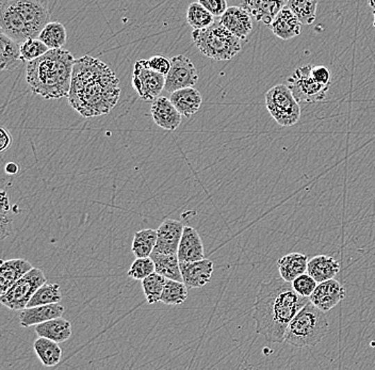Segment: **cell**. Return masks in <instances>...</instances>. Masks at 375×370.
Instances as JSON below:
<instances>
[{"mask_svg":"<svg viewBox=\"0 0 375 370\" xmlns=\"http://www.w3.org/2000/svg\"><path fill=\"white\" fill-rule=\"evenodd\" d=\"M120 96V79L107 63L89 55L76 60L67 99L81 117L108 115Z\"/></svg>","mask_w":375,"mask_h":370,"instance_id":"6da1fadb","label":"cell"},{"mask_svg":"<svg viewBox=\"0 0 375 370\" xmlns=\"http://www.w3.org/2000/svg\"><path fill=\"white\" fill-rule=\"evenodd\" d=\"M308 301L310 298L298 295L282 278L264 282L253 313L256 332L271 343H284L288 325Z\"/></svg>","mask_w":375,"mask_h":370,"instance_id":"7a4b0ae2","label":"cell"},{"mask_svg":"<svg viewBox=\"0 0 375 370\" xmlns=\"http://www.w3.org/2000/svg\"><path fill=\"white\" fill-rule=\"evenodd\" d=\"M75 61L71 51L49 49L42 57L27 62L26 81L31 91L43 99L67 97Z\"/></svg>","mask_w":375,"mask_h":370,"instance_id":"3957f363","label":"cell"},{"mask_svg":"<svg viewBox=\"0 0 375 370\" xmlns=\"http://www.w3.org/2000/svg\"><path fill=\"white\" fill-rule=\"evenodd\" d=\"M49 21L48 0H0V29L19 43L39 38Z\"/></svg>","mask_w":375,"mask_h":370,"instance_id":"277c9868","label":"cell"},{"mask_svg":"<svg viewBox=\"0 0 375 370\" xmlns=\"http://www.w3.org/2000/svg\"><path fill=\"white\" fill-rule=\"evenodd\" d=\"M328 329L330 325L326 312L317 307L310 300L288 325L285 343L296 348L316 346L326 337Z\"/></svg>","mask_w":375,"mask_h":370,"instance_id":"5b68a950","label":"cell"},{"mask_svg":"<svg viewBox=\"0 0 375 370\" xmlns=\"http://www.w3.org/2000/svg\"><path fill=\"white\" fill-rule=\"evenodd\" d=\"M192 40L198 51L216 61H228L241 51V42L222 24L214 22L205 29L192 32Z\"/></svg>","mask_w":375,"mask_h":370,"instance_id":"8992f818","label":"cell"},{"mask_svg":"<svg viewBox=\"0 0 375 370\" xmlns=\"http://www.w3.org/2000/svg\"><path fill=\"white\" fill-rule=\"evenodd\" d=\"M266 106L271 117L278 125L289 127L298 123L301 118L300 102L294 97L288 86L278 85L266 94Z\"/></svg>","mask_w":375,"mask_h":370,"instance_id":"52a82bcc","label":"cell"},{"mask_svg":"<svg viewBox=\"0 0 375 370\" xmlns=\"http://www.w3.org/2000/svg\"><path fill=\"white\" fill-rule=\"evenodd\" d=\"M47 283L44 272L39 268H32L19 281L14 283L7 293L1 295L0 302L11 311H23L28 307L34 293Z\"/></svg>","mask_w":375,"mask_h":370,"instance_id":"ba28073f","label":"cell"},{"mask_svg":"<svg viewBox=\"0 0 375 370\" xmlns=\"http://www.w3.org/2000/svg\"><path fill=\"white\" fill-rule=\"evenodd\" d=\"M312 65L306 64L298 67L288 78V87L294 93V97L302 103H318L326 99L330 87L323 86L314 80L312 74Z\"/></svg>","mask_w":375,"mask_h":370,"instance_id":"9c48e42d","label":"cell"},{"mask_svg":"<svg viewBox=\"0 0 375 370\" xmlns=\"http://www.w3.org/2000/svg\"><path fill=\"white\" fill-rule=\"evenodd\" d=\"M132 86L140 99L154 102L166 88V75L150 69L147 60H139L134 63Z\"/></svg>","mask_w":375,"mask_h":370,"instance_id":"30bf717a","label":"cell"},{"mask_svg":"<svg viewBox=\"0 0 375 370\" xmlns=\"http://www.w3.org/2000/svg\"><path fill=\"white\" fill-rule=\"evenodd\" d=\"M198 81V74L193 62L184 55L170 59V69L166 76V91H177L184 88L194 87Z\"/></svg>","mask_w":375,"mask_h":370,"instance_id":"8fae6325","label":"cell"},{"mask_svg":"<svg viewBox=\"0 0 375 370\" xmlns=\"http://www.w3.org/2000/svg\"><path fill=\"white\" fill-rule=\"evenodd\" d=\"M346 298V289L340 282L335 279L319 283L310 297V301L323 312L334 309Z\"/></svg>","mask_w":375,"mask_h":370,"instance_id":"7c38bea8","label":"cell"},{"mask_svg":"<svg viewBox=\"0 0 375 370\" xmlns=\"http://www.w3.org/2000/svg\"><path fill=\"white\" fill-rule=\"evenodd\" d=\"M184 227L178 220L166 219L157 230V243L154 251L177 254Z\"/></svg>","mask_w":375,"mask_h":370,"instance_id":"4fadbf2b","label":"cell"},{"mask_svg":"<svg viewBox=\"0 0 375 370\" xmlns=\"http://www.w3.org/2000/svg\"><path fill=\"white\" fill-rule=\"evenodd\" d=\"M214 262L204 259L191 263H180L182 282L188 288H202L212 281Z\"/></svg>","mask_w":375,"mask_h":370,"instance_id":"5bb4252c","label":"cell"},{"mask_svg":"<svg viewBox=\"0 0 375 370\" xmlns=\"http://www.w3.org/2000/svg\"><path fill=\"white\" fill-rule=\"evenodd\" d=\"M150 112L155 123L166 131H176L182 124V113L178 111L170 99H166L164 96H159L152 102Z\"/></svg>","mask_w":375,"mask_h":370,"instance_id":"9a60e30c","label":"cell"},{"mask_svg":"<svg viewBox=\"0 0 375 370\" xmlns=\"http://www.w3.org/2000/svg\"><path fill=\"white\" fill-rule=\"evenodd\" d=\"M220 23L240 40H246L253 30L252 15L244 7L228 8Z\"/></svg>","mask_w":375,"mask_h":370,"instance_id":"2e32d148","label":"cell"},{"mask_svg":"<svg viewBox=\"0 0 375 370\" xmlns=\"http://www.w3.org/2000/svg\"><path fill=\"white\" fill-rule=\"evenodd\" d=\"M179 263H191L205 259L204 243L200 234L192 227H184L177 252Z\"/></svg>","mask_w":375,"mask_h":370,"instance_id":"e0dca14e","label":"cell"},{"mask_svg":"<svg viewBox=\"0 0 375 370\" xmlns=\"http://www.w3.org/2000/svg\"><path fill=\"white\" fill-rule=\"evenodd\" d=\"M65 307L60 303L39 305V307H26L19 315V323L22 327H35L54 318L62 317Z\"/></svg>","mask_w":375,"mask_h":370,"instance_id":"ac0fdd59","label":"cell"},{"mask_svg":"<svg viewBox=\"0 0 375 370\" xmlns=\"http://www.w3.org/2000/svg\"><path fill=\"white\" fill-rule=\"evenodd\" d=\"M302 25L298 16L288 7H284L278 12L270 26L273 33L276 37L286 41V40H292L300 35L302 32Z\"/></svg>","mask_w":375,"mask_h":370,"instance_id":"d6986e66","label":"cell"},{"mask_svg":"<svg viewBox=\"0 0 375 370\" xmlns=\"http://www.w3.org/2000/svg\"><path fill=\"white\" fill-rule=\"evenodd\" d=\"M285 3V0H244L241 7L248 10L256 21L271 25Z\"/></svg>","mask_w":375,"mask_h":370,"instance_id":"ffe728a7","label":"cell"},{"mask_svg":"<svg viewBox=\"0 0 375 370\" xmlns=\"http://www.w3.org/2000/svg\"><path fill=\"white\" fill-rule=\"evenodd\" d=\"M33 266L24 259L1 261L0 266V295L7 293L14 283L29 272Z\"/></svg>","mask_w":375,"mask_h":370,"instance_id":"44dd1931","label":"cell"},{"mask_svg":"<svg viewBox=\"0 0 375 370\" xmlns=\"http://www.w3.org/2000/svg\"><path fill=\"white\" fill-rule=\"evenodd\" d=\"M170 99L184 117L196 115L202 106V95L193 87L184 88L170 93Z\"/></svg>","mask_w":375,"mask_h":370,"instance_id":"7402d4cb","label":"cell"},{"mask_svg":"<svg viewBox=\"0 0 375 370\" xmlns=\"http://www.w3.org/2000/svg\"><path fill=\"white\" fill-rule=\"evenodd\" d=\"M340 271L338 262L328 255H317L308 261L307 273L312 275L318 283L335 279Z\"/></svg>","mask_w":375,"mask_h":370,"instance_id":"603a6c76","label":"cell"},{"mask_svg":"<svg viewBox=\"0 0 375 370\" xmlns=\"http://www.w3.org/2000/svg\"><path fill=\"white\" fill-rule=\"evenodd\" d=\"M34 330L41 337H46L58 344L64 343L72 336L71 323L63 317L47 320L45 323L35 325Z\"/></svg>","mask_w":375,"mask_h":370,"instance_id":"cb8c5ba5","label":"cell"},{"mask_svg":"<svg viewBox=\"0 0 375 370\" xmlns=\"http://www.w3.org/2000/svg\"><path fill=\"white\" fill-rule=\"evenodd\" d=\"M308 261H310L308 256L298 253V252L282 256L278 263L280 277L285 281L292 283L294 279L300 277L303 273H306Z\"/></svg>","mask_w":375,"mask_h":370,"instance_id":"d4e9b609","label":"cell"},{"mask_svg":"<svg viewBox=\"0 0 375 370\" xmlns=\"http://www.w3.org/2000/svg\"><path fill=\"white\" fill-rule=\"evenodd\" d=\"M24 62L22 58L21 43L14 41L5 33H0V69L12 71Z\"/></svg>","mask_w":375,"mask_h":370,"instance_id":"484cf974","label":"cell"},{"mask_svg":"<svg viewBox=\"0 0 375 370\" xmlns=\"http://www.w3.org/2000/svg\"><path fill=\"white\" fill-rule=\"evenodd\" d=\"M155 263L156 272L163 275L166 279L182 282V270L177 254H162L152 251L150 254Z\"/></svg>","mask_w":375,"mask_h":370,"instance_id":"4316f807","label":"cell"},{"mask_svg":"<svg viewBox=\"0 0 375 370\" xmlns=\"http://www.w3.org/2000/svg\"><path fill=\"white\" fill-rule=\"evenodd\" d=\"M33 349L45 367H54L61 361L62 349L59 344L51 339L41 337L33 343Z\"/></svg>","mask_w":375,"mask_h":370,"instance_id":"83f0119b","label":"cell"},{"mask_svg":"<svg viewBox=\"0 0 375 370\" xmlns=\"http://www.w3.org/2000/svg\"><path fill=\"white\" fill-rule=\"evenodd\" d=\"M157 243V231L152 229L142 230L134 234L131 251L134 257H150Z\"/></svg>","mask_w":375,"mask_h":370,"instance_id":"f1b7e54d","label":"cell"},{"mask_svg":"<svg viewBox=\"0 0 375 370\" xmlns=\"http://www.w3.org/2000/svg\"><path fill=\"white\" fill-rule=\"evenodd\" d=\"M39 39L43 41L49 49H57L65 45L67 32L63 24L59 22H49L40 33Z\"/></svg>","mask_w":375,"mask_h":370,"instance_id":"f546056e","label":"cell"},{"mask_svg":"<svg viewBox=\"0 0 375 370\" xmlns=\"http://www.w3.org/2000/svg\"><path fill=\"white\" fill-rule=\"evenodd\" d=\"M62 301L61 287L59 284H44L30 299L27 307L60 303Z\"/></svg>","mask_w":375,"mask_h":370,"instance_id":"4dcf8cb0","label":"cell"},{"mask_svg":"<svg viewBox=\"0 0 375 370\" xmlns=\"http://www.w3.org/2000/svg\"><path fill=\"white\" fill-rule=\"evenodd\" d=\"M287 7L298 16L303 25H312L316 21L318 0H287Z\"/></svg>","mask_w":375,"mask_h":370,"instance_id":"1f68e13d","label":"cell"},{"mask_svg":"<svg viewBox=\"0 0 375 370\" xmlns=\"http://www.w3.org/2000/svg\"><path fill=\"white\" fill-rule=\"evenodd\" d=\"M166 278L154 272L142 282V289L148 304H156L161 301L162 293L166 283Z\"/></svg>","mask_w":375,"mask_h":370,"instance_id":"d6a6232c","label":"cell"},{"mask_svg":"<svg viewBox=\"0 0 375 370\" xmlns=\"http://www.w3.org/2000/svg\"><path fill=\"white\" fill-rule=\"evenodd\" d=\"M188 298V286L184 282L166 280L161 301L166 305H180Z\"/></svg>","mask_w":375,"mask_h":370,"instance_id":"836d02e7","label":"cell"},{"mask_svg":"<svg viewBox=\"0 0 375 370\" xmlns=\"http://www.w3.org/2000/svg\"><path fill=\"white\" fill-rule=\"evenodd\" d=\"M186 22L194 30L205 29L214 23V16L198 1L186 10Z\"/></svg>","mask_w":375,"mask_h":370,"instance_id":"e575fe53","label":"cell"},{"mask_svg":"<svg viewBox=\"0 0 375 370\" xmlns=\"http://www.w3.org/2000/svg\"><path fill=\"white\" fill-rule=\"evenodd\" d=\"M48 51H49V47L39 38H30L21 43L22 58L24 62L38 59Z\"/></svg>","mask_w":375,"mask_h":370,"instance_id":"d590c367","label":"cell"},{"mask_svg":"<svg viewBox=\"0 0 375 370\" xmlns=\"http://www.w3.org/2000/svg\"><path fill=\"white\" fill-rule=\"evenodd\" d=\"M156 272L155 263L152 257H136L128 271V277L136 281H143L148 275Z\"/></svg>","mask_w":375,"mask_h":370,"instance_id":"8d00e7d4","label":"cell"},{"mask_svg":"<svg viewBox=\"0 0 375 370\" xmlns=\"http://www.w3.org/2000/svg\"><path fill=\"white\" fill-rule=\"evenodd\" d=\"M11 205H10L9 197L7 192L1 191V205H0V227H1V239H5L10 236L12 232V223H13V217L11 216Z\"/></svg>","mask_w":375,"mask_h":370,"instance_id":"74e56055","label":"cell"},{"mask_svg":"<svg viewBox=\"0 0 375 370\" xmlns=\"http://www.w3.org/2000/svg\"><path fill=\"white\" fill-rule=\"evenodd\" d=\"M292 284L294 291L298 295L303 296V297L310 298L319 283L312 275H308V273H303L300 277L294 279L292 282Z\"/></svg>","mask_w":375,"mask_h":370,"instance_id":"f35d334b","label":"cell"},{"mask_svg":"<svg viewBox=\"0 0 375 370\" xmlns=\"http://www.w3.org/2000/svg\"><path fill=\"white\" fill-rule=\"evenodd\" d=\"M198 3L206 8L214 16L223 15L228 10V1L226 0H198Z\"/></svg>","mask_w":375,"mask_h":370,"instance_id":"ab89813d","label":"cell"},{"mask_svg":"<svg viewBox=\"0 0 375 370\" xmlns=\"http://www.w3.org/2000/svg\"><path fill=\"white\" fill-rule=\"evenodd\" d=\"M148 65L150 69L154 71L158 72V73L163 74V75H168L170 69V60L168 58L163 57V56L156 55L150 57L147 60Z\"/></svg>","mask_w":375,"mask_h":370,"instance_id":"60d3db41","label":"cell"},{"mask_svg":"<svg viewBox=\"0 0 375 370\" xmlns=\"http://www.w3.org/2000/svg\"><path fill=\"white\" fill-rule=\"evenodd\" d=\"M312 77L319 83L330 87V83H332V75H330V71L328 67H324V65H317V67L312 65Z\"/></svg>","mask_w":375,"mask_h":370,"instance_id":"b9f144b4","label":"cell"},{"mask_svg":"<svg viewBox=\"0 0 375 370\" xmlns=\"http://www.w3.org/2000/svg\"><path fill=\"white\" fill-rule=\"evenodd\" d=\"M12 136L6 128H0V151L6 152L12 144Z\"/></svg>","mask_w":375,"mask_h":370,"instance_id":"7bdbcfd3","label":"cell"},{"mask_svg":"<svg viewBox=\"0 0 375 370\" xmlns=\"http://www.w3.org/2000/svg\"><path fill=\"white\" fill-rule=\"evenodd\" d=\"M19 167L14 163H9L6 165L5 171L6 173L9 174V175H14V174L19 172Z\"/></svg>","mask_w":375,"mask_h":370,"instance_id":"ee69618b","label":"cell"},{"mask_svg":"<svg viewBox=\"0 0 375 370\" xmlns=\"http://www.w3.org/2000/svg\"><path fill=\"white\" fill-rule=\"evenodd\" d=\"M369 7L375 9V0H368Z\"/></svg>","mask_w":375,"mask_h":370,"instance_id":"f6af8a7d","label":"cell"},{"mask_svg":"<svg viewBox=\"0 0 375 370\" xmlns=\"http://www.w3.org/2000/svg\"><path fill=\"white\" fill-rule=\"evenodd\" d=\"M373 16H374V21H373V26L375 27V9L374 11H373Z\"/></svg>","mask_w":375,"mask_h":370,"instance_id":"bcb514c9","label":"cell"}]
</instances>
